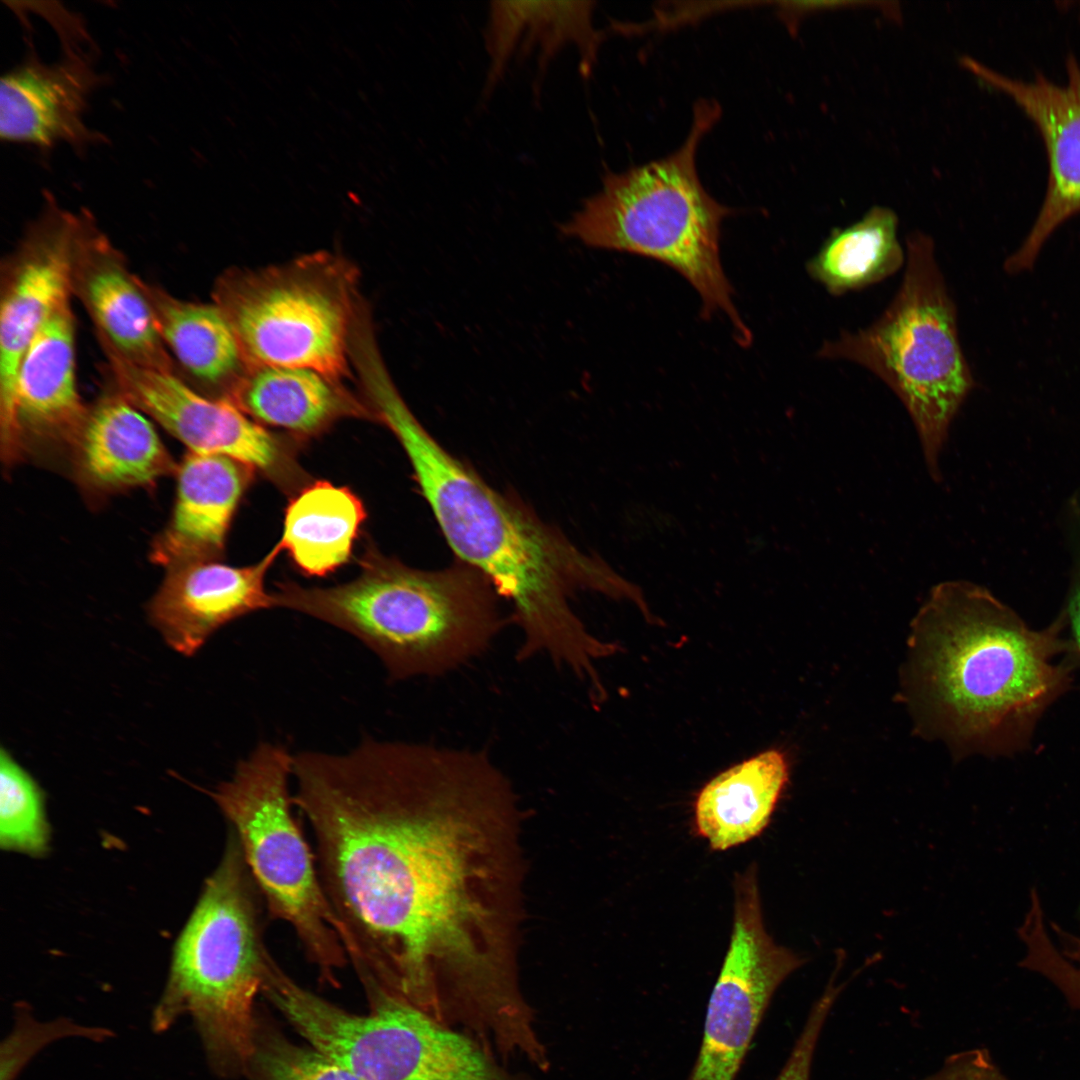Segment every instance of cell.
I'll list each match as a JSON object with an SVG mask.
<instances>
[{
    "label": "cell",
    "mask_w": 1080,
    "mask_h": 1080,
    "mask_svg": "<svg viewBox=\"0 0 1080 1080\" xmlns=\"http://www.w3.org/2000/svg\"><path fill=\"white\" fill-rule=\"evenodd\" d=\"M292 776L360 979L421 1004L497 972L484 824L514 795L486 751L367 738L345 754L298 753Z\"/></svg>",
    "instance_id": "1"
},
{
    "label": "cell",
    "mask_w": 1080,
    "mask_h": 1080,
    "mask_svg": "<svg viewBox=\"0 0 1080 1080\" xmlns=\"http://www.w3.org/2000/svg\"><path fill=\"white\" fill-rule=\"evenodd\" d=\"M371 409L399 441L415 480L458 560L480 572L511 607L518 660L544 656L585 684L620 647L595 637L570 598L590 590L635 602L641 589L595 553H584L526 505L494 490L422 426L392 380L373 385Z\"/></svg>",
    "instance_id": "2"
},
{
    "label": "cell",
    "mask_w": 1080,
    "mask_h": 1080,
    "mask_svg": "<svg viewBox=\"0 0 1080 1080\" xmlns=\"http://www.w3.org/2000/svg\"><path fill=\"white\" fill-rule=\"evenodd\" d=\"M1061 616L1031 629L985 588L936 585L913 627L922 701L961 744L1010 754L1029 744L1043 713L1070 687L1073 663Z\"/></svg>",
    "instance_id": "3"
},
{
    "label": "cell",
    "mask_w": 1080,
    "mask_h": 1080,
    "mask_svg": "<svg viewBox=\"0 0 1080 1080\" xmlns=\"http://www.w3.org/2000/svg\"><path fill=\"white\" fill-rule=\"evenodd\" d=\"M361 566L355 579L332 587L282 583L274 607L355 636L392 681L451 672L484 654L507 624L492 585L459 560L426 571L373 552Z\"/></svg>",
    "instance_id": "4"
},
{
    "label": "cell",
    "mask_w": 1080,
    "mask_h": 1080,
    "mask_svg": "<svg viewBox=\"0 0 1080 1080\" xmlns=\"http://www.w3.org/2000/svg\"><path fill=\"white\" fill-rule=\"evenodd\" d=\"M720 114L717 102L698 101L690 132L675 152L620 173L607 172L599 191L583 201L560 231L592 248L630 253L672 268L697 291L702 317L724 314L736 341L746 347L752 335L734 305L720 257L721 225L733 210L706 191L696 167L699 144Z\"/></svg>",
    "instance_id": "5"
},
{
    "label": "cell",
    "mask_w": 1080,
    "mask_h": 1080,
    "mask_svg": "<svg viewBox=\"0 0 1080 1080\" xmlns=\"http://www.w3.org/2000/svg\"><path fill=\"white\" fill-rule=\"evenodd\" d=\"M260 892L234 832L173 952L151 1017L154 1032L189 1016L212 1070L245 1075L257 1024L255 1000L275 961L263 936Z\"/></svg>",
    "instance_id": "6"
},
{
    "label": "cell",
    "mask_w": 1080,
    "mask_h": 1080,
    "mask_svg": "<svg viewBox=\"0 0 1080 1080\" xmlns=\"http://www.w3.org/2000/svg\"><path fill=\"white\" fill-rule=\"evenodd\" d=\"M905 248L902 281L879 317L824 340L817 356L855 363L886 384L915 426L929 475L940 482L950 426L976 382L933 240L914 232Z\"/></svg>",
    "instance_id": "7"
},
{
    "label": "cell",
    "mask_w": 1080,
    "mask_h": 1080,
    "mask_svg": "<svg viewBox=\"0 0 1080 1080\" xmlns=\"http://www.w3.org/2000/svg\"><path fill=\"white\" fill-rule=\"evenodd\" d=\"M292 764L284 747L262 743L211 795L232 826L270 917L293 929L320 980L336 987L349 960L316 858L292 812Z\"/></svg>",
    "instance_id": "8"
},
{
    "label": "cell",
    "mask_w": 1080,
    "mask_h": 1080,
    "mask_svg": "<svg viewBox=\"0 0 1080 1080\" xmlns=\"http://www.w3.org/2000/svg\"><path fill=\"white\" fill-rule=\"evenodd\" d=\"M356 275L344 258L317 252L262 269L225 271L212 298L248 366L305 368L340 381L348 372L360 307Z\"/></svg>",
    "instance_id": "9"
},
{
    "label": "cell",
    "mask_w": 1080,
    "mask_h": 1080,
    "mask_svg": "<svg viewBox=\"0 0 1080 1080\" xmlns=\"http://www.w3.org/2000/svg\"><path fill=\"white\" fill-rule=\"evenodd\" d=\"M734 899L729 948L687 1080H735L773 994L805 962L765 931L755 864L735 874Z\"/></svg>",
    "instance_id": "10"
},
{
    "label": "cell",
    "mask_w": 1080,
    "mask_h": 1080,
    "mask_svg": "<svg viewBox=\"0 0 1080 1080\" xmlns=\"http://www.w3.org/2000/svg\"><path fill=\"white\" fill-rule=\"evenodd\" d=\"M76 381V318L72 299L58 306L30 342L12 398L0 411L1 458L67 461L87 415Z\"/></svg>",
    "instance_id": "11"
},
{
    "label": "cell",
    "mask_w": 1080,
    "mask_h": 1080,
    "mask_svg": "<svg viewBox=\"0 0 1080 1080\" xmlns=\"http://www.w3.org/2000/svg\"><path fill=\"white\" fill-rule=\"evenodd\" d=\"M105 358L106 383L188 451L228 457L279 483L294 475V465L279 439L230 401L197 391L176 373Z\"/></svg>",
    "instance_id": "12"
},
{
    "label": "cell",
    "mask_w": 1080,
    "mask_h": 1080,
    "mask_svg": "<svg viewBox=\"0 0 1080 1080\" xmlns=\"http://www.w3.org/2000/svg\"><path fill=\"white\" fill-rule=\"evenodd\" d=\"M81 223L44 192L32 219L0 266V411L9 404L21 360L51 313L71 294V271Z\"/></svg>",
    "instance_id": "13"
},
{
    "label": "cell",
    "mask_w": 1080,
    "mask_h": 1080,
    "mask_svg": "<svg viewBox=\"0 0 1080 1080\" xmlns=\"http://www.w3.org/2000/svg\"><path fill=\"white\" fill-rule=\"evenodd\" d=\"M467 1032L403 1000L367 1017L349 1048V1066L362 1080H521Z\"/></svg>",
    "instance_id": "14"
},
{
    "label": "cell",
    "mask_w": 1080,
    "mask_h": 1080,
    "mask_svg": "<svg viewBox=\"0 0 1080 1080\" xmlns=\"http://www.w3.org/2000/svg\"><path fill=\"white\" fill-rule=\"evenodd\" d=\"M987 86L1011 97L1038 129L1047 155L1048 178L1043 203L1017 251L1004 262L1008 274L1030 270L1055 229L1080 212V64L1066 57L1067 82L1056 84L1041 72L1033 81L1012 78L971 57L961 60Z\"/></svg>",
    "instance_id": "15"
},
{
    "label": "cell",
    "mask_w": 1080,
    "mask_h": 1080,
    "mask_svg": "<svg viewBox=\"0 0 1080 1080\" xmlns=\"http://www.w3.org/2000/svg\"><path fill=\"white\" fill-rule=\"evenodd\" d=\"M71 294L90 317L104 355L177 374L155 324L142 279L87 210L81 209Z\"/></svg>",
    "instance_id": "16"
},
{
    "label": "cell",
    "mask_w": 1080,
    "mask_h": 1080,
    "mask_svg": "<svg viewBox=\"0 0 1080 1080\" xmlns=\"http://www.w3.org/2000/svg\"><path fill=\"white\" fill-rule=\"evenodd\" d=\"M103 81L88 56L72 48L51 64L30 52L1 77V139L41 149L64 142L80 152L102 142L103 135L85 124L84 115Z\"/></svg>",
    "instance_id": "17"
},
{
    "label": "cell",
    "mask_w": 1080,
    "mask_h": 1080,
    "mask_svg": "<svg viewBox=\"0 0 1080 1080\" xmlns=\"http://www.w3.org/2000/svg\"><path fill=\"white\" fill-rule=\"evenodd\" d=\"M276 545L253 565L235 567L217 560L180 565L166 575L147 605L150 623L169 647L193 656L221 627L246 614L274 608L265 589Z\"/></svg>",
    "instance_id": "18"
},
{
    "label": "cell",
    "mask_w": 1080,
    "mask_h": 1080,
    "mask_svg": "<svg viewBox=\"0 0 1080 1080\" xmlns=\"http://www.w3.org/2000/svg\"><path fill=\"white\" fill-rule=\"evenodd\" d=\"M105 384L88 407L66 465L95 501L151 486L178 468L147 415Z\"/></svg>",
    "instance_id": "19"
},
{
    "label": "cell",
    "mask_w": 1080,
    "mask_h": 1080,
    "mask_svg": "<svg viewBox=\"0 0 1080 1080\" xmlns=\"http://www.w3.org/2000/svg\"><path fill=\"white\" fill-rule=\"evenodd\" d=\"M248 469L225 456L187 451L175 473L170 518L150 546L151 562L167 570L217 560L246 488Z\"/></svg>",
    "instance_id": "20"
},
{
    "label": "cell",
    "mask_w": 1080,
    "mask_h": 1080,
    "mask_svg": "<svg viewBox=\"0 0 1080 1080\" xmlns=\"http://www.w3.org/2000/svg\"><path fill=\"white\" fill-rule=\"evenodd\" d=\"M593 1H493L484 31L488 70L483 88L487 98L503 80L512 58L536 51L537 76L568 46L580 57V72L588 77L595 65L603 32L594 25Z\"/></svg>",
    "instance_id": "21"
},
{
    "label": "cell",
    "mask_w": 1080,
    "mask_h": 1080,
    "mask_svg": "<svg viewBox=\"0 0 1080 1080\" xmlns=\"http://www.w3.org/2000/svg\"><path fill=\"white\" fill-rule=\"evenodd\" d=\"M142 285L177 375L207 396L226 399L248 365L223 312L214 302L187 301L143 279Z\"/></svg>",
    "instance_id": "22"
},
{
    "label": "cell",
    "mask_w": 1080,
    "mask_h": 1080,
    "mask_svg": "<svg viewBox=\"0 0 1080 1080\" xmlns=\"http://www.w3.org/2000/svg\"><path fill=\"white\" fill-rule=\"evenodd\" d=\"M226 400L259 424L313 435L346 416H371L340 383L311 369L248 366Z\"/></svg>",
    "instance_id": "23"
},
{
    "label": "cell",
    "mask_w": 1080,
    "mask_h": 1080,
    "mask_svg": "<svg viewBox=\"0 0 1080 1080\" xmlns=\"http://www.w3.org/2000/svg\"><path fill=\"white\" fill-rule=\"evenodd\" d=\"M788 776L784 754L774 749L716 775L695 799L697 834L716 851L757 837L769 824Z\"/></svg>",
    "instance_id": "24"
},
{
    "label": "cell",
    "mask_w": 1080,
    "mask_h": 1080,
    "mask_svg": "<svg viewBox=\"0 0 1080 1080\" xmlns=\"http://www.w3.org/2000/svg\"><path fill=\"white\" fill-rule=\"evenodd\" d=\"M365 517L351 490L317 481L290 501L277 546L307 575L325 576L348 561Z\"/></svg>",
    "instance_id": "25"
},
{
    "label": "cell",
    "mask_w": 1080,
    "mask_h": 1080,
    "mask_svg": "<svg viewBox=\"0 0 1080 1080\" xmlns=\"http://www.w3.org/2000/svg\"><path fill=\"white\" fill-rule=\"evenodd\" d=\"M898 226L890 208H870L854 223L830 232L806 262L807 274L834 297L884 281L906 264Z\"/></svg>",
    "instance_id": "26"
},
{
    "label": "cell",
    "mask_w": 1080,
    "mask_h": 1080,
    "mask_svg": "<svg viewBox=\"0 0 1080 1080\" xmlns=\"http://www.w3.org/2000/svg\"><path fill=\"white\" fill-rule=\"evenodd\" d=\"M44 796L35 779L3 747L0 751V846L33 856L48 848Z\"/></svg>",
    "instance_id": "27"
},
{
    "label": "cell",
    "mask_w": 1080,
    "mask_h": 1080,
    "mask_svg": "<svg viewBox=\"0 0 1080 1080\" xmlns=\"http://www.w3.org/2000/svg\"><path fill=\"white\" fill-rule=\"evenodd\" d=\"M249 1080H362L311 1045H300L271 1020L257 1015Z\"/></svg>",
    "instance_id": "28"
},
{
    "label": "cell",
    "mask_w": 1080,
    "mask_h": 1080,
    "mask_svg": "<svg viewBox=\"0 0 1080 1080\" xmlns=\"http://www.w3.org/2000/svg\"><path fill=\"white\" fill-rule=\"evenodd\" d=\"M112 1031L80 1025L68 1017L39 1021L24 1008L18 1009L13 1028L0 1048V1080H16L28 1062L47 1045L68 1037L103 1041Z\"/></svg>",
    "instance_id": "29"
},
{
    "label": "cell",
    "mask_w": 1080,
    "mask_h": 1080,
    "mask_svg": "<svg viewBox=\"0 0 1080 1080\" xmlns=\"http://www.w3.org/2000/svg\"><path fill=\"white\" fill-rule=\"evenodd\" d=\"M839 990L830 983L814 1004L789 1058L775 1080H810L816 1045Z\"/></svg>",
    "instance_id": "30"
},
{
    "label": "cell",
    "mask_w": 1080,
    "mask_h": 1080,
    "mask_svg": "<svg viewBox=\"0 0 1080 1080\" xmlns=\"http://www.w3.org/2000/svg\"><path fill=\"white\" fill-rule=\"evenodd\" d=\"M924 1080H1009L985 1049L953 1055L943 1067Z\"/></svg>",
    "instance_id": "31"
},
{
    "label": "cell",
    "mask_w": 1080,
    "mask_h": 1080,
    "mask_svg": "<svg viewBox=\"0 0 1080 1080\" xmlns=\"http://www.w3.org/2000/svg\"><path fill=\"white\" fill-rule=\"evenodd\" d=\"M1066 616L1069 617L1071 624V637L1067 639L1068 657L1073 664L1080 663V585L1072 598L1069 614Z\"/></svg>",
    "instance_id": "32"
},
{
    "label": "cell",
    "mask_w": 1080,
    "mask_h": 1080,
    "mask_svg": "<svg viewBox=\"0 0 1080 1080\" xmlns=\"http://www.w3.org/2000/svg\"><path fill=\"white\" fill-rule=\"evenodd\" d=\"M1062 953L1080 969V934L1064 929L1058 935Z\"/></svg>",
    "instance_id": "33"
},
{
    "label": "cell",
    "mask_w": 1080,
    "mask_h": 1080,
    "mask_svg": "<svg viewBox=\"0 0 1080 1080\" xmlns=\"http://www.w3.org/2000/svg\"><path fill=\"white\" fill-rule=\"evenodd\" d=\"M1069 1001L1074 1009L1080 1011V978L1075 981L1070 990Z\"/></svg>",
    "instance_id": "34"
}]
</instances>
